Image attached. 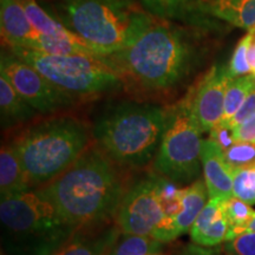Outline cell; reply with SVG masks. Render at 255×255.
<instances>
[{
	"label": "cell",
	"mask_w": 255,
	"mask_h": 255,
	"mask_svg": "<svg viewBox=\"0 0 255 255\" xmlns=\"http://www.w3.org/2000/svg\"><path fill=\"white\" fill-rule=\"evenodd\" d=\"M162 245L151 237L121 234L109 255H154L162 250Z\"/></svg>",
	"instance_id": "cell-22"
},
{
	"label": "cell",
	"mask_w": 255,
	"mask_h": 255,
	"mask_svg": "<svg viewBox=\"0 0 255 255\" xmlns=\"http://www.w3.org/2000/svg\"><path fill=\"white\" fill-rule=\"evenodd\" d=\"M0 26L2 40L8 47L34 50L41 36L19 0H0Z\"/></svg>",
	"instance_id": "cell-16"
},
{
	"label": "cell",
	"mask_w": 255,
	"mask_h": 255,
	"mask_svg": "<svg viewBox=\"0 0 255 255\" xmlns=\"http://www.w3.org/2000/svg\"><path fill=\"white\" fill-rule=\"evenodd\" d=\"M156 187L165 220H173L182 209L183 188L169 178L155 173Z\"/></svg>",
	"instance_id": "cell-23"
},
{
	"label": "cell",
	"mask_w": 255,
	"mask_h": 255,
	"mask_svg": "<svg viewBox=\"0 0 255 255\" xmlns=\"http://www.w3.org/2000/svg\"><path fill=\"white\" fill-rule=\"evenodd\" d=\"M247 232H255V216H254V219L252 220L250 223H248L246 227L242 229L240 234H242V233H247Z\"/></svg>",
	"instance_id": "cell-35"
},
{
	"label": "cell",
	"mask_w": 255,
	"mask_h": 255,
	"mask_svg": "<svg viewBox=\"0 0 255 255\" xmlns=\"http://www.w3.org/2000/svg\"><path fill=\"white\" fill-rule=\"evenodd\" d=\"M229 79L227 68L215 65L206 73L195 90L189 92L191 115L202 133L210 132L222 121Z\"/></svg>",
	"instance_id": "cell-11"
},
{
	"label": "cell",
	"mask_w": 255,
	"mask_h": 255,
	"mask_svg": "<svg viewBox=\"0 0 255 255\" xmlns=\"http://www.w3.org/2000/svg\"><path fill=\"white\" fill-rule=\"evenodd\" d=\"M209 200L208 189L205 181L196 180L183 187L182 209L173 220L163 219L152 232L151 238L161 242L173 241L184 233L190 232L197 216L202 212Z\"/></svg>",
	"instance_id": "cell-13"
},
{
	"label": "cell",
	"mask_w": 255,
	"mask_h": 255,
	"mask_svg": "<svg viewBox=\"0 0 255 255\" xmlns=\"http://www.w3.org/2000/svg\"><path fill=\"white\" fill-rule=\"evenodd\" d=\"M32 189L23 165L14 148L2 145L0 151V194L1 197L13 196Z\"/></svg>",
	"instance_id": "cell-18"
},
{
	"label": "cell",
	"mask_w": 255,
	"mask_h": 255,
	"mask_svg": "<svg viewBox=\"0 0 255 255\" xmlns=\"http://www.w3.org/2000/svg\"><path fill=\"white\" fill-rule=\"evenodd\" d=\"M51 11L100 56L127 49L155 23L139 0H55Z\"/></svg>",
	"instance_id": "cell-2"
},
{
	"label": "cell",
	"mask_w": 255,
	"mask_h": 255,
	"mask_svg": "<svg viewBox=\"0 0 255 255\" xmlns=\"http://www.w3.org/2000/svg\"><path fill=\"white\" fill-rule=\"evenodd\" d=\"M121 234L113 220L82 226L53 255H109Z\"/></svg>",
	"instance_id": "cell-14"
},
{
	"label": "cell",
	"mask_w": 255,
	"mask_h": 255,
	"mask_svg": "<svg viewBox=\"0 0 255 255\" xmlns=\"http://www.w3.org/2000/svg\"><path fill=\"white\" fill-rule=\"evenodd\" d=\"M226 163L231 169L250 167L255 164V144L235 142L227 150L222 151Z\"/></svg>",
	"instance_id": "cell-28"
},
{
	"label": "cell",
	"mask_w": 255,
	"mask_h": 255,
	"mask_svg": "<svg viewBox=\"0 0 255 255\" xmlns=\"http://www.w3.org/2000/svg\"><path fill=\"white\" fill-rule=\"evenodd\" d=\"M233 194L251 206L255 205V164L232 169Z\"/></svg>",
	"instance_id": "cell-26"
},
{
	"label": "cell",
	"mask_w": 255,
	"mask_h": 255,
	"mask_svg": "<svg viewBox=\"0 0 255 255\" xmlns=\"http://www.w3.org/2000/svg\"><path fill=\"white\" fill-rule=\"evenodd\" d=\"M226 255H255V232L237 235L225 244Z\"/></svg>",
	"instance_id": "cell-29"
},
{
	"label": "cell",
	"mask_w": 255,
	"mask_h": 255,
	"mask_svg": "<svg viewBox=\"0 0 255 255\" xmlns=\"http://www.w3.org/2000/svg\"><path fill=\"white\" fill-rule=\"evenodd\" d=\"M38 113L20 95L4 76L0 75V116L2 129L28 122Z\"/></svg>",
	"instance_id": "cell-20"
},
{
	"label": "cell",
	"mask_w": 255,
	"mask_h": 255,
	"mask_svg": "<svg viewBox=\"0 0 255 255\" xmlns=\"http://www.w3.org/2000/svg\"><path fill=\"white\" fill-rule=\"evenodd\" d=\"M183 20H221L245 30L255 28V0H197L182 17Z\"/></svg>",
	"instance_id": "cell-12"
},
{
	"label": "cell",
	"mask_w": 255,
	"mask_h": 255,
	"mask_svg": "<svg viewBox=\"0 0 255 255\" xmlns=\"http://www.w3.org/2000/svg\"><path fill=\"white\" fill-rule=\"evenodd\" d=\"M0 75L11 83L38 114H53L75 104L76 98L51 83L45 76L12 52H1Z\"/></svg>",
	"instance_id": "cell-9"
},
{
	"label": "cell",
	"mask_w": 255,
	"mask_h": 255,
	"mask_svg": "<svg viewBox=\"0 0 255 255\" xmlns=\"http://www.w3.org/2000/svg\"><path fill=\"white\" fill-rule=\"evenodd\" d=\"M167 116L168 110L161 105L122 101L102 113L92 135L115 164L143 168L155 159Z\"/></svg>",
	"instance_id": "cell-4"
},
{
	"label": "cell",
	"mask_w": 255,
	"mask_h": 255,
	"mask_svg": "<svg viewBox=\"0 0 255 255\" xmlns=\"http://www.w3.org/2000/svg\"><path fill=\"white\" fill-rule=\"evenodd\" d=\"M201 165L209 199L227 201L234 196L232 169L226 163L221 148L213 139H203Z\"/></svg>",
	"instance_id": "cell-15"
},
{
	"label": "cell",
	"mask_w": 255,
	"mask_h": 255,
	"mask_svg": "<svg viewBox=\"0 0 255 255\" xmlns=\"http://www.w3.org/2000/svg\"><path fill=\"white\" fill-rule=\"evenodd\" d=\"M255 37V28L250 30L244 38L239 40L238 45L235 46L233 52L232 59L227 66L228 76L231 78L240 77V76L250 75L252 73L250 64H248V47H250L252 40Z\"/></svg>",
	"instance_id": "cell-27"
},
{
	"label": "cell",
	"mask_w": 255,
	"mask_h": 255,
	"mask_svg": "<svg viewBox=\"0 0 255 255\" xmlns=\"http://www.w3.org/2000/svg\"><path fill=\"white\" fill-rule=\"evenodd\" d=\"M40 189L77 228L113 220L124 195L114 162L100 148H88L75 163Z\"/></svg>",
	"instance_id": "cell-1"
},
{
	"label": "cell",
	"mask_w": 255,
	"mask_h": 255,
	"mask_svg": "<svg viewBox=\"0 0 255 255\" xmlns=\"http://www.w3.org/2000/svg\"><path fill=\"white\" fill-rule=\"evenodd\" d=\"M117 68L145 90H168L189 73L195 46L182 28L155 21L129 47L109 56Z\"/></svg>",
	"instance_id": "cell-3"
},
{
	"label": "cell",
	"mask_w": 255,
	"mask_h": 255,
	"mask_svg": "<svg viewBox=\"0 0 255 255\" xmlns=\"http://www.w3.org/2000/svg\"><path fill=\"white\" fill-rule=\"evenodd\" d=\"M253 116H255V89L248 95V97L242 103L240 109L238 110V113L227 123H223V126H227L232 128V129H235V128L244 122H246L247 120H250Z\"/></svg>",
	"instance_id": "cell-30"
},
{
	"label": "cell",
	"mask_w": 255,
	"mask_h": 255,
	"mask_svg": "<svg viewBox=\"0 0 255 255\" xmlns=\"http://www.w3.org/2000/svg\"><path fill=\"white\" fill-rule=\"evenodd\" d=\"M152 17L162 20L182 19L186 11L197 0H139Z\"/></svg>",
	"instance_id": "cell-25"
},
{
	"label": "cell",
	"mask_w": 255,
	"mask_h": 255,
	"mask_svg": "<svg viewBox=\"0 0 255 255\" xmlns=\"http://www.w3.org/2000/svg\"><path fill=\"white\" fill-rule=\"evenodd\" d=\"M176 255H215L214 251L210 250L208 247H202L199 245H188L182 248Z\"/></svg>",
	"instance_id": "cell-33"
},
{
	"label": "cell",
	"mask_w": 255,
	"mask_h": 255,
	"mask_svg": "<svg viewBox=\"0 0 255 255\" xmlns=\"http://www.w3.org/2000/svg\"><path fill=\"white\" fill-rule=\"evenodd\" d=\"M115 218L122 234L151 237L164 219L155 174L139 180L124 193Z\"/></svg>",
	"instance_id": "cell-10"
},
{
	"label": "cell",
	"mask_w": 255,
	"mask_h": 255,
	"mask_svg": "<svg viewBox=\"0 0 255 255\" xmlns=\"http://www.w3.org/2000/svg\"><path fill=\"white\" fill-rule=\"evenodd\" d=\"M223 213L231 226L228 240L240 234L242 229L246 227L255 216V209H253V207L235 196H232L231 199L223 202Z\"/></svg>",
	"instance_id": "cell-24"
},
{
	"label": "cell",
	"mask_w": 255,
	"mask_h": 255,
	"mask_svg": "<svg viewBox=\"0 0 255 255\" xmlns=\"http://www.w3.org/2000/svg\"><path fill=\"white\" fill-rule=\"evenodd\" d=\"M254 89L255 75L253 73L229 79L227 89H226L225 110H223V117L220 124L227 123L238 113L242 103Z\"/></svg>",
	"instance_id": "cell-21"
},
{
	"label": "cell",
	"mask_w": 255,
	"mask_h": 255,
	"mask_svg": "<svg viewBox=\"0 0 255 255\" xmlns=\"http://www.w3.org/2000/svg\"><path fill=\"white\" fill-rule=\"evenodd\" d=\"M88 128L70 116L53 117L28 127L11 143L32 189L46 186L89 148Z\"/></svg>",
	"instance_id": "cell-6"
},
{
	"label": "cell",
	"mask_w": 255,
	"mask_h": 255,
	"mask_svg": "<svg viewBox=\"0 0 255 255\" xmlns=\"http://www.w3.org/2000/svg\"><path fill=\"white\" fill-rule=\"evenodd\" d=\"M202 131L190 110V94L168 110L167 122L155 156L152 169L156 174L188 186L199 180L202 150Z\"/></svg>",
	"instance_id": "cell-8"
},
{
	"label": "cell",
	"mask_w": 255,
	"mask_h": 255,
	"mask_svg": "<svg viewBox=\"0 0 255 255\" xmlns=\"http://www.w3.org/2000/svg\"><path fill=\"white\" fill-rule=\"evenodd\" d=\"M234 137L237 142H247L255 144V116L234 129Z\"/></svg>",
	"instance_id": "cell-32"
},
{
	"label": "cell",
	"mask_w": 255,
	"mask_h": 255,
	"mask_svg": "<svg viewBox=\"0 0 255 255\" xmlns=\"http://www.w3.org/2000/svg\"><path fill=\"white\" fill-rule=\"evenodd\" d=\"M223 202L225 201L208 200L189 232L194 244L210 248L228 240L231 226L223 213Z\"/></svg>",
	"instance_id": "cell-17"
},
{
	"label": "cell",
	"mask_w": 255,
	"mask_h": 255,
	"mask_svg": "<svg viewBox=\"0 0 255 255\" xmlns=\"http://www.w3.org/2000/svg\"><path fill=\"white\" fill-rule=\"evenodd\" d=\"M9 52L30 64L66 94L91 97L119 90L126 78L109 56L55 55L25 47H8Z\"/></svg>",
	"instance_id": "cell-7"
},
{
	"label": "cell",
	"mask_w": 255,
	"mask_h": 255,
	"mask_svg": "<svg viewBox=\"0 0 255 255\" xmlns=\"http://www.w3.org/2000/svg\"><path fill=\"white\" fill-rule=\"evenodd\" d=\"M209 133V138L213 139L221 148L222 151L227 150L229 146L237 142L234 137V129L227 126H223V124L216 126Z\"/></svg>",
	"instance_id": "cell-31"
},
{
	"label": "cell",
	"mask_w": 255,
	"mask_h": 255,
	"mask_svg": "<svg viewBox=\"0 0 255 255\" xmlns=\"http://www.w3.org/2000/svg\"><path fill=\"white\" fill-rule=\"evenodd\" d=\"M154 255H159V254H154Z\"/></svg>",
	"instance_id": "cell-36"
},
{
	"label": "cell",
	"mask_w": 255,
	"mask_h": 255,
	"mask_svg": "<svg viewBox=\"0 0 255 255\" xmlns=\"http://www.w3.org/2000/svg\"><path fill=\"white\" fill-rule=\"evenodd\" d=\"M248 64H250L251 71L255 75V37L252 40L250 47H248Z\"/></svg>",
	"instance_id": "cell-34"
},
{
	"label": "cell",
	"mask_w": 255,
	"mask_h": 255,
	"mask_svg": "<svg viewBox=\"0 0 255 255\" xmlns=\"http://www.w3.org/2000/svg\"><path fill=\"white\" fill-rule=\"evenodd\" d=\"M19 2L24 7L32 25L41 34L52 38V39L90 47L87 43L79 39L77 36H75L71 31L64 26V24L60 23L56 17H53L49 11L43 8V6L37 0H19Z\"/></svg>",
	"instance_id": "cell-19"
},
{
	"label": "cell",
	"mask_w": 255,
	"mask_h": 255,
	"mask_svg": "<svg viewBox=\"0 0 255 255\" xmlns=\"http://www.w3.org/2000/svg\"><path fill=\"white\" fill-rule=\"evenodd\" d=\"M0 221L6 255H53L77 229L40 188L1 197Z\"/></svg>",
	"instance_id": "cell-5"
}]
</instances>
